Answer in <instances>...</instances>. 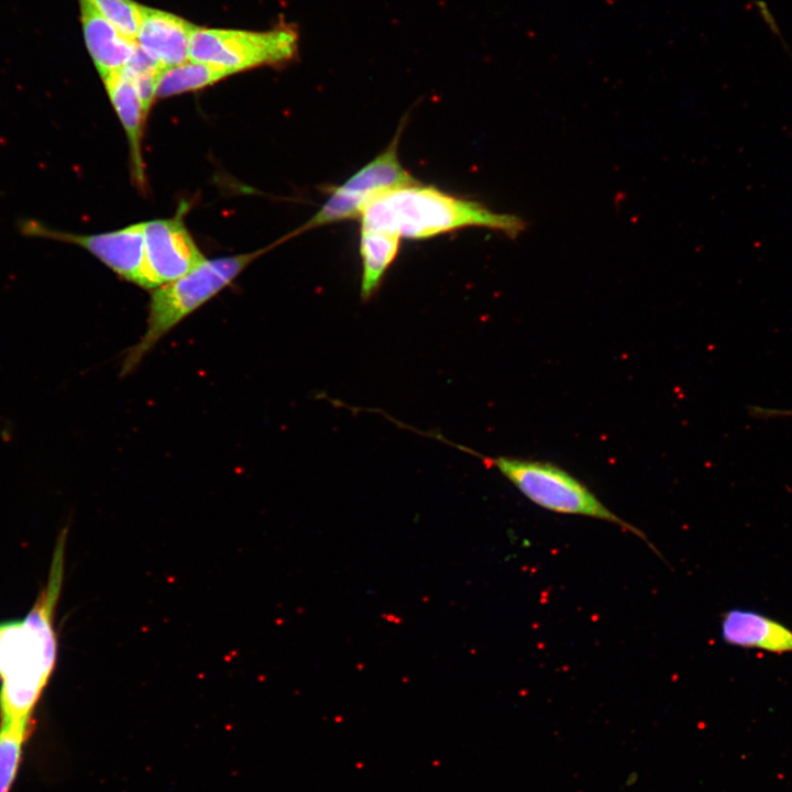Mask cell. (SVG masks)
Masks as SVG:
<instances>
[{
    "instance_id": "obj_3",
    "label": "cell",
    "mask_w": 792,
    "mask_h": 792,
    "mask_svg": "<svg viewBox=\"0 0 792 792\" xmlns=\"http://www.w3.org/2000/svg\"><path fill=\"white\" fill-rule=\"evenodd\" d=\"M263 252L206 260L180 278L157 287L151 295L145 331L127 352L121 374L134 371L165 334L231 284Z\"/></svg>"
},
{
    "instance_id": "obj_11",
    "label": "cell",
    "mask_w": 792,
    "mask_h": 792,
    "mask_svg": "<svg viewBox=\"0 0 792 792\" xmlns=\"http://www.w3.org/2000/svg\"><path fill=\"white\" fill-rule=\"evenodd\" d=\"M102 80L129 141L133 177L139 184L143 185L142 139L147 116L134 81L124 69L112 73Z\"/></svg>"
},
{
    "instance_id": "obj_13",
    "label": "cell",
    "mask_w": 792,
    "mask_h": 792,
    "mask_svg": "<svg viewBox=\"0 0 792 792\" xmlns=\"http://www.w3.org/2000/svg\"><path fill=\"white\" fill-rule=\"evenodd\" d=\"M230 75L232 73L222 67L188 59L161 70L156 80L155 97L167 98L200 90Z\"/></svg>"
},
{
    "instance_id": "obj_8",
    "label": "cell",
    "mask_w": 792,
    "mask_h": 792,
    "mask_svg": "<svg viewBox=\"0 0 792 792\" xmlns=\"http://www.w3.org/2000/svg\"><path fill=\"white\" fill-rule=\"evenodd\" d=\"M195 29L196 25L176 14L141 4L135 41L147 56L166 68L189 59Z\"/></svg>"
},
{
    "instance_id": "obj_1",
    "label": "cell",
    "mask_w": 792,
    "mask_h": 792,
    "mask_svg": "<svg viewBox=\"0 0 792 792\" xmlns=\"http://www.w3.org/2000/svg\"><path fill=\"white\" fill-rule=\"evenodd\" d=\"M65 539L64 531L54 550L47 584L26 617L0 623L1 724L29 727L54 671V612L63 584Z\"/></svg>"
},
{
    "instance_id": "obj_2",
    "label": "cell",
    "mask_w": 792,
    "mask_h": 792,
    "mask_svg": "<svg viewBox=\"0 0 792 792\" xmlns=\"http://www.w3.org/2000/svg\"><path fill=\"white\" fill-rule=\"evenodd\" d=\"M360 229L381 230L400 239L424 240L465 229L486 228L515 239L527 222L484 204L418 182L386 191L363 208Z\"/></svg>"
},
{
    "instance_id": "obj_16",
    "label": "cell",
    "mask_w": 792,
    "mask_h": 792,
    "mask_svg": "<svg viewBox=\"0 0 792 792\" xmlns=\"http://www.w3.org/2000/svg\"><path fill=\"white\" fill-rule=\"evenodd\" d=\"M750 411L752 415L763 418L792 417V409H773L755 406L750 408Z\"/></svg>"
},
{
    "instance_id": "obj_12",
    "label": "cell",
    "mask_w": 792,
    "mask_h": 792,
    "mask_svg": "<svg viewBox=\"0 0 792 792\" xmlns=\"http://www.w3.org/2000/svg\"><path fill=\"white\" fill-rule=\"evenodd\" d=\"M400 240L385 231L360 229V296L363 301L370 300L380 289L386 272L397 257Z\"/></svg>"
},
{
    "instance_id": "obj_14",
    "label": "cell",
    "mask_w": 792,
    "mask_h": 792,
    "mask_svg": "<svg viewBox=\"0 0 792 792\" xmlns=\"http://www.w3.org/2000/svg\"><path fill=\"white\" fill-rule=\"evenodd\" d=\"M30 728L0 723V792H10Z\"/></svg>"
},
{
    "instance_id": "obj_4",
    "label": "cell",
    "mask_w": 792,
    "mask_h": 792,
    "mask_svg": "<svg viewBox=\"0 0 792 792\" xmlns=\"http://www.w3.org/2000/svg\"><path fill=\"white\" fill-rule=\"evenodd\" d=\"M455 447L479 457L486 466L496 469L537 506L557 514L590 517L616 525L657 551L644 531L615 514L583 482L559 465L514 457H485L460 444Z\"/></svg>"
},
{
    "instance_id": "obj_7",
    "label": "cell",
    "mask_w": 792,
    "mask_h": 792,
    "mask_svg": "<svg viewBox=\"0 0 792 792\" xmlns=\"http://www.w3.org/2000/svg\"><path fill=\"white\" fill-rule=\"evenodd\" d=\"M144 284L154 289L186 275L207 258L187 230L182 213L143 222Z\"/></svg>"
},
{
    "instance_id": "obj_15",
    "label": "cell",
    "mask_w": 792,
    "mask_h": 792,
    "mask_svg": "<svg viewBox=\"0 0 792 792\" xmlns=\"http://www.w3.org/2000/svg\"><path fill=\"white\" fill-rule=\"evenodd\" d=\"M122 34L135 40L141 4L133 0H89Z\"/></svg>"
},
{
    "instance_id": "obj_5",
    "label": "cell",
    "mask_w": 792,
    "mask_h": 792,
    "mask_svg": "<svg viewBox=\"0 0 792 792\" xmlns=\"http://www.w3.org/2000/svg\"><path fill=\"white\" fill-rule=\"evenodd\" d=\"M299 44L298 26L284 21L265 31L196 26L189 59L234 74L254 67L287 65L298 58Z\"/></svg>"
},
{
    "instance_id": "obj_10",
    "label": "cell",
    "mask_w": 792,
    "mask_h": 792,
    "mask_svg": "<svg viewBox=\"0 0 792 792\" xmlns=\"http://www.w3.org/2000/svg\"><path fill=\"white\" fill-rule=\"evenodd\" d=\"M725 644L773 653L792 652V630L782 623L756 610L732 608L721 622Z\"/></svg>"
},
{
    "instance_id": "obj_9",
    "label": "cell",
    "mask_w": 792,
    "mask_h": 792,
    "mask_svg": "<svg viewBox=\"0 0 792 792\" xmlns=\"http://www.w3.org/2000/svg\"><path fill=\"white\" fill-rule=\"evenodd\" d=\"M77 1L86 47L103 79L127 66L138 43L122 34L89 0Z\"/></svg>"
},
{
    "instance_id": "obj_6",
    "label": "cell",
    "mask_w": 792,
    "mask_h": 792,
    "mask_svg": "<svg viewBox=\"0 0 792 792\" xmlns=\"http://www.w3.org/2000/svg\"><path fill=\"white\" fill-rule=\"evenodd\" d=\"M19 232L28 238L47 239L78 245L96 256L123 279L144 284L143 222L94 234L61 231L37 219H20Z\"/></svg>"
}]
</instances>
